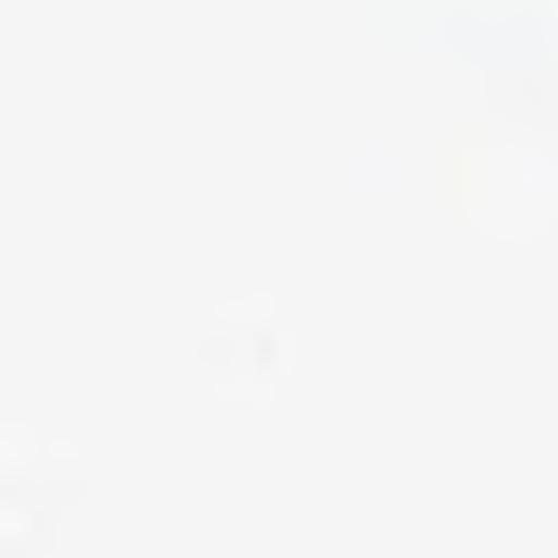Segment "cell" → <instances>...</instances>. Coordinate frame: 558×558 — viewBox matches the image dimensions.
I'll return each mask as SVG.
<instances>
[]
</instances>
